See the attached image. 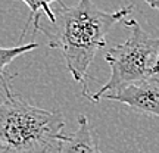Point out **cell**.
<instances>
[{"label":"cell","mask_w":159,"mask_h":153,"mask_svg":"<svg viewBox=\"0 0 159 153\" xmlns=\"http://www.w3.org/2000/svg\"><path fill=\"white\" fill-rule=\"evenodd\" d=\"M103 99L124 103L143 114L159 116V78L155 77L137 84H131L115 93L105 94Z\"/></svg>","instance_id":"277c9868"},{"label":"cell","mask_w":159,"mask_h":153,"mask_svg":"<svg viewBox=\"0 0 159 153\" xmlns=\"http://www.w3.org/2000/svg\"><path fill=\"white\" fill-rule=\"evenodd\" d=\"M143 2L148 3L150 7H153V9H156L159 12V0H143Z\"/></svg>","instance_id":"ba28073f"},{"label":"cell","mask_w":159,"mask_h":153,"mask_svg":"<svg viewBox=\"0 0 159 153\" xmlns=\"http://www.w3.org/2000/svg\"><path fill=\"white\" fill-rule=\"evenodd\" d=\"M39 47L37 43H30V44H19L15 47H2L0 46V85L2 88L9 83L7 74H6V68L7 65L12 63L18 56L25 55L31 50H35Z\"/></svg>","instance_id":"52a82bcc"},{"label":"cell","mask_w":159,"mask_h":153,"mask_svg":"<svg viewBox=\"0 0 159 153\" xmlns=\"http://www.w3.org/2000/svg\"><path fill=\"white\" fill-rule=\"evenodd\" d=\"M133 11V5L119 11L106 12L99 9L91 0H78L75 6H65L57 2L53 11L55 22L40 25L49 38V47L62 52L66 68L72 78L83 84V96L87 91V71L97 52L106 46V35L116 22L122 21Z\"/></svg>","instance_id":"6da1fadb"},{"label":"cell","mask_w":159,"mask_h":153,"mask_svg":"<svg viewBox=\"0 0 159 153\" xmlns=\"http://www.w3.org/2000/svg\"><path fill=\"white\" fill-rule=\"evenodd\" d=\"M53 153H102L93 140L90 124L85 115L78 116V128L74 133H63Z\"/></svg>","instance_id":"5b68a950"},{"label":"cell","mask_w":159,"mask_h":153,"mask_svg":"<svg viewBox=\"0 0 159 153\" xmlns=\"http://www.w3.org/2000/svg\"><path fill=\"white\" fill-rule=\"evenodd\" d=\"M125 25L130 28V37L106 52L105 61L111 66V77L96 93H89L87 97L93 102L159 74V37L149 35L136 19L125 21Z\"/></svg>","instance_id":"3957f363"},{"label":"cell","mask_w":159,"mask_h":153,"mask_svg":"<svg viewBox=\"0 0 159 153\" xmlns=\"http://www.w3.org/2000/svg\"><path fill=\"white\" fill-rule=\"evenodd\" d=\"M22 2L28 6L30 16H28V19H27V24H25V27H24V29H22V35L19 37V41L24 40V37L27 34V29L31 27V24H33V27H34V33L39 31L40 24H41V15H43V13L47 16L49 22H55V13L52 11L50 3L59 2V0H22Z\"/></svg>","instance_id":"8992f818"},{"label":"cell","mask_w":159,"mask_h":153,"mask_svg":"<svg viewBox=\"0 0 159 153\" xmlns=\"http://www.w3.org/2000/svg\"><path fill=\"white\" fill-rule=\"evenodd\" d=\"M0 103V153H53L63 134L65 118L61 112L30 105L3 87Z\"/></svg>","instance_id":"7a4b0ae2"}]
</instances>
